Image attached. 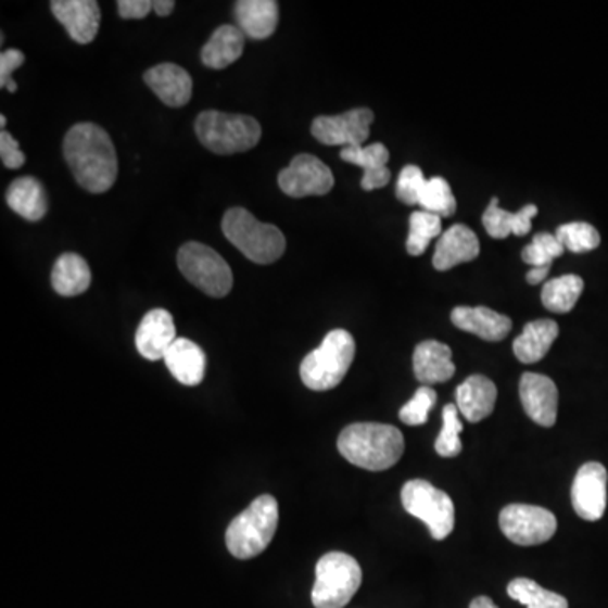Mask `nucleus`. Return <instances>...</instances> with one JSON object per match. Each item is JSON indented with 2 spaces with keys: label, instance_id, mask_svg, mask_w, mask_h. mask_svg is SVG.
<instances>
[{
  "label": "nucleus",
  "instance_id": "1",
  "mask_svg": "<svg viewBox=\"0 0 608 608\" xmlns=\"http://www.w3.org/2000/svg\"><path fill=\"white\" fill-rule=\"evenodd\" d=\"M63 152L81 188L100 194L114 187L118 175L117 152L105 129L90 122L76 124L65 136Z\"/></svg>",
  "mask_w": 608,
  "mask_h": 608
},
{
  "label": "nucleus",
  "instance_id": "2",
  "mask_svg": "<svg viewBox=\"0 0 608 608\" xmlns=\"http://www.w3.org/2000/svg\"><path fill=\"white\" fill-rule=\"evenodd\" d=\"M340 455L355 467L384 471L394 467L404 453V434L400 428L380 422H355L340 433Z\"/></svg>",
  "mask_w": 608,
  "mask_h": 608
},
{
  "label": "nucleus",
  "instance_id": "3",
  "mask_svg": "<svg viewBox=\"0 0 608 608\" xmlns=\"http://www.w3.org/2000/svg\"><path fill=\"white\" fill-rule=\"evenodd\" d=\"M279 506L273 495H258L248 509L230 522L225 534L230 555L251 559L267 549L278 531Z\"/></svg>",
  "mask_w": 608,
  "mask_h": 608
},
{
  "label": "nucleus",
  "instance_id": "4",
  "mask_svg": "<svg viewBox=\"0 0 608 608\" xmlns=\"http://www.w3.org/2000/svg\"><path fill=\"white\" fill-rule=\"evenodd\" d=\"M228 242L255 264H273L286 251V237L276 225L264 224L245 208H230L221 220Z\"/></svg>",
  "mask_w": 608,
  "mask_h": 608
},
{
  "label": "nucleus",
  "instance_id": "5",
  "mask_svg": "<svg viewBox=\"0 0 608 608\" xmlns=\"http://www.w3.org/2000/svg\"><path fill=\"white\" fill-rule=\"evenodd\" d=\"M354 358V337L346 330H331L324 343L301 362V380L312 391H330L345 379Z\"/></svg>",
  "mask_w": 608,
  "mask_h": 608
},
{
  "label": "nucleus",
  "instance_id": "6",
  "mask_svg": "<svg viewBox=\"0 0 608 608\" xmlns=\"http://www.w3.org/2000/svg\"><path fill=\"white\" fill-rule=\"evenodd\" d=\"M194 130L200 142L220 156L251 151L263 136L261 124L251 115L218 111H206L198 115Z\"/></svg>",
  "mask_w": 608,
  "mask_h": 608
},
{
  "label": "nucleus",
  "instance_id": "7",
  "mask_svg": "<svg viewBox=\"0 0 608 608\" xmlns=\"http://www.w3.org/2000/svg\"><path fill=\"white\" fill-rule=\"evenodd\" d=\"M362 585V568L346 553L333 552L316 562L312 601L315 608H343Z\"/></svg>",
  "mask_w": 608,
  "mask_h": 608
},
{
  "label": "nucleus",
  "instance_id": "8",
  "mask_svg": "<svg viewBox=\"0 0 608 608\" xmlns=\"http://www.w3.org/2000/svg\"><path fill=\"white\" fill-rule=\"evenodd\" d=\"M407 514L425 522L433 540L443 541L455 529V504L446 492L426 480H409L401 491Z\"/></svg>",
  "mask_w": 608,
  "mask_h": 608
},
{
  "label": "nucleus",
  "instance_id": "9",
  "mask_svg": "<svg viewBox=\"0 0 608 608\" xmlns=\"http://www.w3.org/2000/svg\"><path fill=\"white\" fill-rule=\"evenodd\" d=\"M178 267L191 284L208 296L224 297L232 291V269L205 243H185L178 252Z\"/></svg>",
  "mask_w": 608,
  "mask_h": 608
},
{
  "label": "nucleus",
  "instance_id": "10",
  "mask_svg": "<svg viewBox=\"0 0 608 608\" xmlns=\"http://www.w3.org/2000/svg\"><path fill=\"white\" fill-rule=\"evenodd\" d=\"M504 536L519 546H537L552 540L558 529L556 516L544 507L510 504L498 516Z\"/></svg>",
  "mask_w": 608,
  "mask_h": 608
},
{
  "label": "nucleus",
  "instance_id": "11",
  "mask_svg": "<svg viewBox=\"0 0 608 608\" xmlns=\"http://www.w3.org/2000/svg\"><path fill=\"white\" fill-rule=\"evenodd\" d=\"M373 112L369 109H354L340 115H319L313 121L312 134L316 141L325 145L358 148L369 139Z\"/></svg>",
  "mask_w": 608,
  "mask_h": 608
},
{
  "label": "nucleus",
  "instance_id": "12",
  "mask_svg": "<svg viewBox=\"0 0 608 608\" xmlns=\"http://www.w3.org/2000/svg\"><path fill=\"white\" fill-rule=\"evenodd\" d=\"M279 188L291 198L324 197L334 187L330 167L313 156L297 154L278 178Z\"/></svg>",
  "mask_w": 608,
  "mask_h": 608
},
{
  "label": "nucleus",
  "instance_id": "13",
  "mask_svg": "<svg viewBox=\"0 0 608 608\" xmlns=\"http://www.w3.org/2000/svg\"><path fill=\"white\" fill-rule=\"evenodd\" d=\"M607 468L597 461H590L578 470L571 486V504L574 512L583 521L601 519L607 509Z\"/></svg>",
  "mask_w": 608,
  "mask_h": 608
},
{
  "label": "nucleus",
  "instance_id": "14",
  "mask_svg": "<svg viewBox=\"0 0 608 608\" xmlns=\"http://www.w3.org/2000/svg\"><path fill=\"white\" fill-rule=\"evenodd\" d=\"M519 395L525 415L532 421L543 428H553L556 425L559 397L555 380L543 373L525 372L519 384Z\"/></svg>",
  "mask_w": 608,
  "mask_h": 608
},
{
  "label": "nucleus",
  "instance_id": "15",
  "mask_svg": "<svg viewBox=\"0 0 608 608\" xmlns=\"http://www.w3.org/2000/svg\"><path fill=\"white\" fill-rule=\"evenodd\" d=\"M51 11L73 41L88 45L99 35L102 14L96 0H53Z\"/></svg>",
  "mask_w": 608,
  "mask_h": 608
},
{
  "label": "nucleus",
  "instance_id": "16",
  "mask_svg": "<svg viewBox=\"0 0 608 608\" xmlns=\"http://www.w3.org/2000/svg\"><path fill=\"white\" fill-rule=\"evenodd\" d=\"M175 342L176 327L172 313L163 308L151 309L141 319L136 331V346L145 360H163Z\"/></svg>",
  "mask_w": 608,
  "mask_h": 608
},
{
  "label": "nucleus",
  "instance_id": "17",
  "mask_svg": "<svg viewBox=\"0 0 608 608\" xmlns=\"http://www.w3.org/2000/svg\"><path fill=\"white\" fill-rule=\"evenodd\" d=\"M479 254V237L467 225L456 224L438 240L433 266L436 270H449L458 264L470 263Z\"/></svg>",
  "mask_w": 608,
  "mask_h": 608
},
{
  "label": "nucleus",
  "instance_id": "18",
  "mask_svg": "<svg viewBox=\"0 0 608 608\" xmlns=\"http://www.w3.org/2000/svg\"><path fill=\"white\" fill-rule=\"evenodd\" d=\"M144 81L167 106H182L190 102L193 80L190 73L175 63H163L144 73Z\"/></svg>",
  "mask_w": 608,
  "mask_h": 608
},
{
  "label": "nucleus",
  "instance_id": "19",
  "mask_svg": "<svg viewBox=\"0 0 608 608\" xmlns=\"http://www.w3.org/2000/svg\"><path fill=\"white\" fill-rule=\"evenodd\" d=\"M452 321L456 328L477 334L486 342H501L512 330L509 316L501 315L485 306H458L452 312Z\"/></svg>",
  "mask_w": 608,
  "mask_h": 608
},
{
  "label": "nucleus",
  "instance_id": "20",
  "mask_svg": "<svg viewBox=\"0 0 608 608\" xmlns=\"http://www.w3.org/2000/svg\"><path fill=\"white\" fill-rule=\"evenodd\" d=\"M413 369H415L416 379L422 385L448 382L455 376L456 370L452 349L436 340H426V342L419 343L413 355Z\"/></svg>",
  "mask_w": 608,
  "mask_h": 608
},
{
  "label": "nucleus",
  "instance_id": "21",
  "mask_svg": "<svg viewBox=\"0 0 608 608\" xmlns=\"http://www.w3.org/2000/svg\"><path fill=\"white\" fill-rule=\"evenodd\" d=\"M497 403V388L489 377L470 376L456 389V407L470 422L489 418Z\"/></svg>",
  "mask_w": 608,
  "mask_h": 608
},
{
  "label": "nucleus",
  "instance_id": "22",
  "mask_svg": "<svg viewBox=\"0 0 608 608\" xmlns=\"http://www.w3.org/2000/svg\"><path fill=\"white\" fill-rule=\"evenodd\" d=\"M164 364L179 384H202L206 370V355L202 346L188 339H176L164 355Z\"/></svg>",
  "mask_w": 608,
  "mask_h": 608
},
{
  "label": "nucleus",
  "instance_id": "23",
  "mask_svg": "<svg viewBox=\"0 0 608 608\" xmlns=\"http://www.w3.org/2000/svg\"><path fill=\"white\" fill-rule=\"evenodd\" d=\"M340 157L346 163L357 164L364 167V178H362V188L365 191L379 190L384 188L391 181V172H389L388 163L389 149L380 142L373 144L358 145V148H345L340 152Z\"/></svg>",
  "mask_w": 608,
  "mask_h": 608
},
{
  "label": "nucleus",
  "instance_id": "24",
  "mask_svg": "<svg viewBox=\"0 0 608 608\" xmlns=\"http://www.w3.org/2000/svg\"><path fill=\"white\" fill-rule=\"evenodd\" d=\"M237 27L251 39H267L279 23V5L274 0H239L236 4Z\"/></svg>",
  "mask_w": 608,
  "mask_h": 608
},
{
  "label": "nucleus",
  "instance_id": "25",
  "mask_svg": "<svg viewBox=\"0 0 608 608\" xmlns=\"http://www.w3.org/2000/svg\"><path fill=\"white\" fill-rule=\"evenodd\" d=\"M558 334V324L553 319L529 321L522 333L514 340V355L522 364H536L546 357Z\"/></svg>",
  "mask_w": 608,
  "mask_h": 608
},
{
  "label": "nucleus",
  "instance_id": "26",
  "mask_svg": "<svg viewBox=\"0 0 608 608\" xmlns=\"http://www.w3.org/2000/svg\"><path fill=\"white\" fill-rule=\"evenodd\" d=\"M5 202L12 212L27 221H39L48 212V194L42 182L33 176L14 179L5 194Z\"/></svg>",
  "mask_w": 608,
  "mask_h": 608
},
{
  "label": "nucleus",
  "instance_id": "27",
  "mask_svg": "<svg viewBox=\"0 0 608 608\" xmlns=\"http://www.w3.org/2000/svg\"><path fill=\"white\" fill-rule=\"evenodd\" d=\"M245 35L232 24H224L213 33L210 41L203 46V65L212 69H224L242 56Z\"/></svg>",
  "mask_w": 608,
  "mask_h": 608
},
{
  "label": "nucleus",
  "instance_id": "28",
  "mask_svg": "<svg viewBox=\"0 0 608 608\" xmlns=\"http://www.w3.org/2000/svg\"><path fill=\"white\" fill-rule=\"evenodd\" d=\"M536 215V205H525L517 213H509L498 206L497 198H492L491 205L483 213V227L492 239H506L510 233L521 237L531 232V220Z\"/></svg>",
  "mask_w": 608,
  "mask_h": 608
},
{
  "label": "nucleus",
  "instance_id": "29",
  "mask_svg": "<svg viewBox=\"0 0 608 608\" xmlns=\"http://www.w3.org/2000/svg\"><path fill=\"white\" fill-rule=\"evenodd\" d=\"M51 284L60 296L84 294L91 284L90 266L81 255L66 252L54 264Z\"/></svg>",
  "mask_w": 608,
  "mask_h": 608
},
{
  "label": "nucleus",
  "instance_id": "30",
  "mask_svg": "<svg viewBox=\"0 0 608 608\" xmlns=\"http://www.w3.org/2000/svg\"><path fill=\"white\" fill-rule=\"evenodd\" d=\"M583 279L574 274H567L561 278L552 279L544 284L541 301L544 308L553 313H570L574 304L582 296Z\"/></svg>",
  "mask_w": 608,
  "mask_h": 608
},
{
  "label": "nucleus",
  "instance_id": "31",
  "mask_svg": "<svg viewBox=\"0 0 608 608\" xmlns=\"http://www.w3.org/2000/svg\"><path fill=\"white\" fill-rule=\"evenodd\" d=\"M507 593L512 600L525 605L528 608H568V600L558 593L544 590L529 578H516L507 586Z\"/></svg>",
  "mask_w": 608,
  "mask_h": 608
},
{
  "label": "nucleus",
  "instance_id": "32",
  "mask_svg": "<svg viewBox=\"0 0 608 608\" xmlns=\"http://www.w3.org/2000/svg\"><path fill=\"white\" fill-rule=\"evenodd\" d=\"M418 205L428 213H433L440 218L452 217L456 212V200L449 188L448 181L440 176L426 179Z\"/></svg>",
  "mask_w": 608,
  "mask_h": 608
},
{
  "label": "nucleus",
  "instance_id": "33",
  "mask_svg": "<svg viewBox=\"0 0 608 608\" xmlns=\"http://www.w3.org/2000/svg\"><path fill=\"white\" fill-rule=\"evenodd\" d=\"M441 218L433 213L419 212L410 213L409 218V236H407L406 249L410 255L425 254L426 249L430 245L431 240L440 237Z\"/></svg>",
  "mask_w": 608,
  "mask_h": 608
},
{
  "label": "nucleus",
  "instance_id": "34",
  "mask_svg": "<svg viewBox=\"0 0 608 608\" xmlns=\"http://www.w3.org/2000/svg\"><path fill=\"white\" fill-rule=\"evenodd\" d=\"M556 239L559 240L562 248L574 254L590 252L600 245V233L597 228L592 227L585 221H573V224L561 225L556 230Z\"/></svg>",
  "mask_w": 608,
  "mask_h": 608
},
{
  "label": "nucleus",
  "instance_id": "35",
  "mask_svg": "<svg viewBox=\"0 0 608 608\" xmlns=\"http://www.w3.org/2000/svg\"><path fill=\"white\" fill-rule=\"evenodd\" d=\"M461 431H464V425L460 421V410L456 404H446L443 407V430L434 443L438 455L445 456V458L460 455L464 449L460 440Z\"/></svg>",
  "mask_w": 608,
  "mask_h": 608
},
{
  "label": "nucleus",
  "instance_id": "36",
  "mask_svg": "<svg viewBox=\"0 0 608 608\" xmlns=\"http://www.w3.org/2000/svg\"><path fill=\"white\" fill-rule=\"evenodd\" d=\"M562 252H565V248L556 236L541 232L536 233L529 245H525L522 251V261L531 267H552L553 261L562 255Z\"/></svg>",
  "mask_w": 608,
  "mask_h": 608
},
{
  "label": "nucleus",
  "instance_id": "37",
  "mask_svg": "<svg viewBox=\"0 0 608 608\" xmlns=\"http://www.w3.org/2000/svg\"><path fill=\"white\" fill-rule=\"evenodd\" d=\"M436 392L430 385H421L413 400L401 407L400 419L407 426H421L430 418L431 409L436 404Z\"/></svg>",
  "mask_w": 608,
  "mask_h": 608
},
{
  "label": "nucleus",
  "instance_id": "38",
  "mask_svg": "<svg viewBox=\"0 0 608 608\" xmlns=\"http://www.w3.org/2000/svg\"><path fill=\"white\" fill-rule=\"evenodd\" d=\"M425 182L426 178L421 167L413 166V164L404 167L397 179V187H395V194L400 198V202L406 203V205H418L419 194H421Z\"/></svg>",
  "mask_w": 608,
  "mask_h": 608
},
{
  "label": "nucleus",
  "instance_id": "39",
  "mask_svg": "<svg viewBox=\"0 0 608 608\" xmlns=\"http://www.w3.org/2000/svg\"><path fill=\"white\" fill-rule=\"evenodd\" d=\"M24 60L26 56L20 50L2 51L0 54V87L8 88L11 93L17 90V84L12 80V73L24 65Z\"/></svg>",
  "mask_w": 608,
  "mask_h": 608
},
{
  "label": "nucleus",
  "instance_id": "40",
  "mask_svg": "<svg viewBox=\"0 0 608 608\" xmlns=\"http://www.w3.org/2000/svg\"><path fill=\"white\" fill-rule=\"evenodd\" d=\"M0 157L9 169H20L26 163L24 152L8 130H0Z\"/></svg>",
  "mask_w": 608,
  "mask_h": 608
},
{
  "label": "nucleus",
  "instance_id": "41",
  "mask_svg": "<svg viewBox=\"0 0 608 608\" xmlns=\"http://www.w3.org/2000/svg\"><path fill=\"white\" fill-rule=\"evenodd\" d=\"M118 15L122 20H144L152 11L149 0H118Z\"/></svg>",
  "mask_w": 608,
  "mask_h": 608
},
{
  "label": "nucleus",
  "instance_id": "42",
  "mask_svg": "<svg viewBox=\"0 0 608 608\" xmlns=\"http://www.w3.org/2000/svg\"><path fill=\"white\" fill-rule=\"evenodd\" d=\"M549 270H552V267L549 266L531 267V270L525 274V279H528L529 284H540V282H543L544 279L547 278V274H549Z\"/></svg>",
  "mask_w": 608,
  "mask_h": 608
},
{
  "label": "nucleus",
  "instance_id": "43",
  "mask_svg": "<svg viewBox=\"0 0 608 608\" xmlns=\"http://www.w3.org/2000/svg\"><path fill=\"white\" fill-rule=\"evenodd\" d=\"M152 11L156 12L161 17H166V15L175 11V2L173 0H154L152 2Z\"/></svg>",
  "mask_w": 608,
  "mask_h": 608
},
{
  "label": "nucleus",
  "instance_id": "44",
  "mask_svg": "<svg viewBox=\"0 0 608 608\" xmlns=\"http://www.w3.org/2000/svg\"><path fill=\"white\" fill-rule=\"evenodd\" d=\"M470 608H498L489 597H477L471 600Z\"/></svg>",
  "mask_w": 608,
  "mask_h": 608
},
{
  "label": "nucleus",
  "instance_id": "45",
  "mask_svg": "<svg viewBox=\"0 0 608 608\" xmlns=\"http://www.w3.org/2000/svg\"><path fill=\"white\" fill-rule=\"evenodd\" d=\"M0 124H2V130H5V124H8V118H5V115H0Z\"/></svg>",
  "mask_w": 608,
  "mask_h": 608
}]
</instances>
